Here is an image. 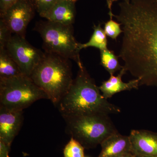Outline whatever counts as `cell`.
Wrapping results in <instances>:
<instances>
[{"mask_svg": "<svg viewBox=\"0 0 157 157\" xmlns=\"http://www.w3.org/2000/svg\"><path fill=\"white\" fill-rule=\"evenodd\" d=\"M122 1H124V2H129V1H132V0H122Z\"/></svg>", "mask_w": 157, "mask_h": 157, "instance_id": "484cf974", "label": "cell"}, {"mask_svg": "<svg viewBox=\"0 0 157 157\" xmlns=\"http://www.w3.org/2000/svg\"><path fill=\"white\" fill-rule=\"evenodd\" d=\"M84 149L81 144L71 137L64 149V157H84Z\"/></svg>", "mask_w": 157, "mask_h": 157, "instance_id": "ac0fdd59", "label": "cell"}, {"mask_svg": "<svg viewBox=\"0 0 157 157\" xmlns=\"http://www.w3.org/2000/svg\"><path fill=\"white\" fill-rule=\"evenodd\" d=\"M8 157H9V156H8Z\"/></svg>", "mask_w": 157, "mask_h": 157, "instance_id": "83f0119b", "label": "cell"}, {"mask_svg": "<svg viewBox=\"0 0 157 157\" xmlns=\"http://www.w3.org/2000/svg\"><path fill=\"white\" fill-rule=\"evenodd\" d=\"M78 69L67 93L56 105L62 117L94 113L108 115L121 113L119 107L109 103L101 94L84 66Z\"/></svg>", "mask_w": 157, "mask_h": 157, "instance_id": "7a4b0ae2", "label": "cell"}, {"mask_svg": "<svg viewBox=\"0 0 157 157\" xmlns=\"http://www.w3.org/2000/svg\"><path fill=\"white\" fill-rule=\"evenodd\" d=\"M115 157H135V155L132 153H127Z\"/></svg>", "mask_w": 157, "mask_h": 157, "instance_id": "603a6c76", "label": "cell"}, {"mask_svg": "<svg viewBox=\"0 0 157 157\" xmlns=\"http://www.w3.org/2000/svg\"><path fill=\"white\" fill-rule=\"evenodd\" d=\"M30 77L55 106L67 93L73 80L69 59L45 52Z\"/></svg>", "mask_w": 157, "mask_h": 157, "instance_id": "3957f363", "label": "cell"}, {"mask_svg": "<svg viewBox=\"0 0 157 157\" xmlns=\"http://www.w3.org/2000/svg\"><path fill=\"white\" fill-rule=\"evenodd\" d=\"M35 10L32 0H19L0 17L12 33L25 38L27 28Z\"/></svg>", "mask_w": 157, "mask_h": 157, "instance_id": "ba28073f", "label": "cell"}, {"mask_svg": "<svg viewBox=\"0 0 157 157\" xmlns=\"http://www.w3.org/2000/svg\"><path fill=\"white\" fill-rule=\"evenodd\" d=\"M76 14L75 2L68 0H57L42 17L52 22L73 25Z\"/></svg>", "mask_w": 157, "mask_h": 157, "instance_id": "8fae6325", "label": "cell"}, {"mask_svg": "<svg viewBox=\"0 0 157 157\" xmlns=\"http://www.w3.org/2000/svg\"><path fill=\"white\" fill-rule=\"evenodd\" d=\"M12 33L3 21L0 19V49L6 48L12 37Z\"/></svg>", "mask_w": 157, "mask_h": 157, "instance_id": "ffe728a7", "label": "cell"}, {"mask_svg": "<svg viewBox=\"0 0 157 157\" xmlns=\"http://www.w3.org/2000/svg\"><path fill=\"white\" fill-rule=\"evenodd\" d=\"M113 16L122 26L123 68L140 79V86L157 87V0L122 1Z\"/></svg>", "mask_w": 157, "mask_h": 157, "instance_id": "6da1fadb", "label": "cell"}, {"mask_svg": "<svg viewBox=\"0 0 157 157\" xmlns=\"http://www.w3.org/2000/svg\"><path fill=\"white\" fill-rule=\"evenodd\" d=\"M23 121V110L9 109L0 105V141L11 146Z\"/></svg>", "mask_w": 157, "mask_h": 157, "instance_id": "9c48e42d", "label": "cell"}, {"mask_svg": "<svg viewBox=\"0 0 157 157\" xmlns=\"http://www.w3.org/2000/svg\"><path fill=\"white\" fill-rule=\"evenodd\" d=\"M84 157H87V156L85 157V156Z\"/></svg>", "mask_w": 157, "mask_h": 157, "instance_id": "4316f807", "label": "cell"}, {"mask_svg": "<svg viewBox=\"0 0 157 157\" xmlns=\"http://www.w3.org/2000/svg\"><path fill=\"white\" fill-rule=\"evenodd\" d=\"M48 97L30 77L22 76L0 79V105L8 109L23 110L36 101Z\"/></svg>", "mask_w": 157, "mask_h": 157, "instance_id": "8992f818", "label": "cell"}, {"mask_svg": "<svg viewBox=\"0 0 157 157\" xmlns=\"http://www.w3.org/2000/svg\"><path fill=\"white\" fill-rule=\"evenodd\" d=\"M23 74L6 48L0 49V79L22 76Z\"/></svg>", "mask_w": 157, "mask_h": 157, "instance_id": "5bb4252c", "label": "cell"}, {"mask_svg": "<svg viewBox=\"0 0 157 157\" xmlns=\"http://www.w3.org/2000/svg\"><path fill=\"white\" fill-rule=\"evenodd\" d=\"M19 0H0V16Z\"/></svg>", "mask_w": 157, "mask_h": 157, "instance_id": "44dd1931", "label": "cell"}, {"mask_svg": "<svg viewBox=\"0 0 157 157\" xmlns=\"http://www.w3.org/2000/svg\"><path fill=\"white\" fill-rule=\"evenodd\" d=\"M36 10L41 17L44 15L52 8L57 0H32Z\"/></svg>", "mask_w": 157, "mask_h": 157, "instance_id": "d6986e66", "label": "cell"}, {"mask_svg": "<svg viewBox=\"0 0 157 157\" xmlns=\"http://www.w3.org/2000/svg\"><path fill=\"white\" fill-rule=\"evenodd\" d=\"M34 30L42 38L45 52L73 60L78 68L83 67L79 56L78 43L73 34V25L41 21L36 23Z\"/></svg>", "mask_w": 157, "mask_h": 157, "instance_id": "5b68a950", "label": "cell"}, {"mask_svg": "<svg viewBox=\"0 0 157 157\" xmlns=\"http://www.w3.org/2000/svg\"><path fill=\"white\" fill-rule=\"evenodd\" d=\"M134 155L157 157V133L147 130H133L129 135Z\"/></svg>", "mask_w": 157, "mask_h": 157, "instance_id": "30bf717a", "label": "cell"}, {"mask_svg": "<svg viewBox=\"0 0 157 157\" xmlns=\"http://www.w3.org/2000/svg\"><path fill=\"white\" fill-rule=\"evenodd\" d=\"M126 73L123 68L117 76L111 75L108 80L102 82V84L99 88L102 95L105 99L107 100L121 92L138 89L140 86L139 78H135L128 82H124L122 81V77Z\"/></svg>", "mask_w": 157, "mask_h": 157, "instance_id": "4fadbf2b", "label": "cell"}, {"mask_svg": "<svg viewBox=\"0 0 157 157\" xmlns=\"http://www.w3.org/2000/svg\"><path fill=\"white\" fill-rule=\"evenodd\" d=\"M66 132L85 149L94 148L110 135L118 133L108 114L81 113L63 117Z\"/></svg>", "mask_w": 157, "mask_h": 157, "instance_id": "277c9868", "label": "cell"}, {"mask_svg": "<svg viewBox=\"0 0 157 157\" xmlns=\"http://www.w3.org/2000/svg\"><path fill=\"white\" fill-rule=\"evenodd\" d=\"M114 0H107L109 12L108 13L110 19L104 24V30L106 35L113 40H116L123 31L121 29V24L114 21L112 19L113 13L111 10V6Z\"/></svg>", "mask_w": 157, "mask_h": 157, "instance_id": "e0dca14e", "label": "cell"}, {"mask_svg": "<svg viewBox=\"0 0 157 157\" xmlns=\"http://www.w3.org/2000/svg\"><path fill=\"white\" fill-rule=\"evenodd\" d=\"M94 33L89 41L86 43H78V47L81 50L88 47H95L101 50L107 48V35L104 29L101 27V24L93 27Z\"/></svg>", "mask_w": 157, "mask_h": 157, "instance_id": "9a60e30c", "label": "cell"}, {"mask_svg": "<svg viewBox=\"0 0 157 157\" xmlns=\"http://www.w3.org/2000/svg\"><path fill=\"white\" fill-rule=\"evenodd\" d=\"M11 146L0 141V157H8Z\"/></svg>", "mask_w": 157, "mask_h": 157, "instance_id": "7402d4cb", "label": "cell"}, {"mask_svg": "<svg viewBox=\"0 0 157 157\" xmlns=\"http://www.w3.org/2000/svg\"><path fill=\"white\" fill-rule=\"evenodd\" d=\"M68 1H71V2H74L76 3V2H77L78 0H68Z\"/></svg>", "mask_w": 157, "mask_h": 157, "instance_id": "d4e9b609", "label": "cell"}, {"mask_svg": "<svg viewBox=\"0 0 157 157\" xmlns=\"http://www.w3.org/2000/svg\"><path fill=\"white\" fill-rule=\"evenodd\" d=\"M135 157H157L153 156H144V155H135Z\"/></svg>", "mask_w": 157, "mask_h": 157, "instance_id": "cb8c5ba5", "label": "cell"}, {"mask_svg": "<svg viewBox=\"0 0 157 157\" xmlns=\"http://www.w3.org/2000/svg\"><path fill=\"white\" fill-rule=\"evenodd\" d=\"M101 151L98 157H115L132 152L129 136L119 132L110 135L101 143Z\"/></svg>", "mask_w": 157, "mask_h": 157, "instance_id": "7c38bea8", "label": "cell"}, {"mask_svg": "<svg viewBox=\"0 0 157 157\" xmlns=\"http://www.w3.org/2000/svg\"><path fill=\"white\" fill-rule=\"evenodd\" d=\"M6 48L25 76H30L44 53L35 48L25 38L14 34Z\"/></svg>", "mask_w": 157, "mask_h": 157, "instance_id": "52a82bcc", "label": "cell"}, {"mask_svg": "<svg viewBox=\"0 0 157 157\" xmlns=\"http://www.w3.org/2000/svg\"><path fill=\"white\" fill-rule=\"evenodd\" d=\"M101 64L110 76L113 75L118 70H121L123 67L120 64L118 57L112 50L108 48L100 50Z\"/></svg>", "mask_w": 157, "mask_h": 157, "instance_id": "2e32d148", "label": "cell"}]
</instances>
